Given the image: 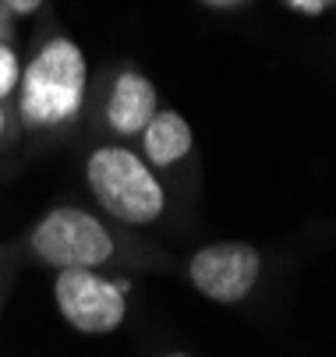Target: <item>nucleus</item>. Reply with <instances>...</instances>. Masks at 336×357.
Here are the masks:
<instances>
[{
  "mask_svg": "<svg viewBox=\"0 0 336 357\" xmlns=\"http://www.w3.org/2000/svg\"><path fill=\"white\" fill-rule=\"evenodd\" d=\"M156 99H160L156 85L142 71H135V68L121 71L107 96V128L117 135H142V128L160 110Z\"/></svg>",
  "mask_w": 336,
  "mask_h": 357,
  "instance_id": "nucleus-6",
  "label": "nucleus"
},
{
  "mask_svg": "<svg viewBox=\"0 0 336 357\" xmlns=\"http://www.w3.org/2000/svg\"><path fill=\"white\" fill-rule=\"evenodd\" d=\"M191 145H195V135L177 110H156L153 121L142 128V152H146V163L156 170L181 163L191 152Z\"/></svg>",
  "mask_w": 336,
  "mask_h": 357,
  "instance_id": "nucleus-7",
  "label": "nucleus"
},
{
  "mask_svg": "<svg viewBox=\"0 0 336 357\" xmlns=\"http://www.w3.org/2000/svg\"><path fill=\"white\" fill-rule=\"evenodd\" d=\"M199 4H206L213 11H234V8H245L248 0H199Z\"/></svg>",
  "mask_w": 336,
  "mask_h": 357,
  "instance_id": "nucleus-11",
  "label": "nucleus"
},
{
  "mask_svg": "<svg viewBox=\"0 0 336 357\" xmlns=\"http://www.w3.org/2000/svg\"><path fill=\"white\" fill-rule=\"evenodd\" d=\"M262 276V255L248 241H216L191 255L188 280L213 304L245 301Z\"/></svg>",
  "mask_w": 336,
  "mask_h": 357,
  "instance_id": "nucleus-5",
  "label": "nucleus"
},
{
  "mask_svg": "<svg viewBox=\"0 0 336 357\" xmlns=\"http://www.w3.org/2000/svg\"><path fill=\"white\" fill-rule=\"evenodd\" d=\"M333 4H336V0H287V8L298 11V15H305V18H319V15H326Z\"/></svg>",
  "mask_w": 336,
  "mask_h": 357,
  "instance_id": "nucleus-9",
  "label": "nucleus"
},
{
  "mask_svg": "<svg viewBox=\"0 0 336 357\" xmlns=\"http://www.w3.org/2000/svg\"><path fill=\"white\" fill-rule=\"evenodd\" d=\"M18 78H22V64H18V54L8 46V43H0V103H4L8 96H15L18 89Z\"/></svg>",
  "mask_w": 336,
  "mask_h": 357,
  "instance_id": "nucleus-8",
  "label": "nucleus"
},
{
  "mask_svg": "<svg viewBox=\"0 0 336 357\" xmlns=\"http://www.w3.org/2000/svg\"><path fill=\"white\" fill-rule=\"evenodd\" d=\"M163 357H191V354H184V350H170V354H163Z\"/></svg>",
  "mask_w": 336,
  "mask_h": 357,
  "instance_id": "nucleus-13",
  "label": "nucleus"
},
{
  "mask_svg": "<svg viewBox=\"0 0 336 357\" xmlns=\"http://www.w3.org/2000/svg\"><path fill=\"white\" fill-rule=\"evenodd\" d=\"M89 85V61L82 46L68 36L46 39L39 54L22 68L18 114L29 128H61L82 114Z\"/></svg>",
  "mask_w": 336,
  "mask_h": 357,
  "instance_id": "nucleus-1",
  "label": "nucleus"
},
{
  "mask_svg": "<svg viewBox=\"0 0 336 357\" xmlns=\"http://www.w3.org/2000/svg\"><path fill=\"white\" fill-rule=\"evenodd\" d=\"M85 181L100 209L124 227H149L167 213V191L153 167L124 145L96 149L85 163Z\"/></svg>",
  "mask_w": 336,
  "mask_h": 357,
  "instance_id": "nucleus-2",
  "label": "nucleus"
},
{
  "mask_svg": "<svg viewBox=\"0 0 336 357\" xmlns=\"http://www.w3.org/2000/svg\"><path fill=\"white\" fill-rule=\"evenodd\" d=\"M32 255L57 273L64 269H100L114 259V234L103 227L100 216L78 206L50 209L29 234Z\"/></svg>",
  "mask_w": 336,
  "mask_h": 357,
  "instance_id": "nucleus-3",
  "label": "nucleus"
},
{
  "mask_svg": "<svg viewBox=\"0 0 336 357\" xmlns=\"http://www.w3.org/2000/svg\"><path fill=\"white\" fill-rule=\"evenodd\" d=\"M4 124H8V114H4V103H0V135H4Z\"/></svg>",
  "mask_w": 336,
  "mask_h": 357,
  "instance_id": "nucleus-12",
  "label": "nucleus"
},
{
  "mask_svg": "<svg viewBox=\"0 0 336 357\" xmlns=\"http://www.w3.org/2000/svg\"><path fill=\"white\" fill-rule=\"evenodd\" d=\"M54 304L75 333L107 336L124 326L128 283L103 280L96 269H64L54 280Z\"/></svg>",
  "mask_w": 336,
  "mask_h": 357,
  "instance_id": "nucleus-4",
  "label": "nucleus"
},
{
  "mask_svg": "<svg viewBox=\"0 0 336 357\" xmlns=\"http://www.w3.org/2000/svg\"><path fill=\"white\" fill-rule=\"evenodd\" d=\"M11 15H36L43 8V0H0Z\"/></svg>",
  "mask_w": 336,
  "mask_h": 357,
  "instance_id": "nucleus-10",
  "label": "nucleus"
}]
</instances>
